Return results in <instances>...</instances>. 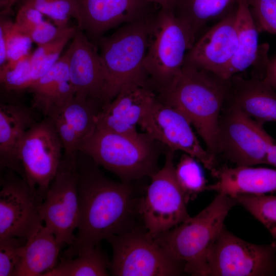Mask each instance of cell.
Wrapping results in <instances>:
<instances>
[{
  "label": "cell",
  "mask_w": 276,
  "mask_h": 276,
  "mask_svg": "<svg viewBox=\"0 0 276 276\" xmlns=\"http://www.w3.org/2000/svg\"><path fill=\"white\" fill-rule=\"evenodd\" d=\"M98 166L78 152L79 220L74 243L64 258H73L134 226L139 201L134 198L130 183L107 178Z\"/></svg>",
  "instance_id": "6da1fadb"
},
{
  "label": "cell",
  "mask_w": 276,
  "mask_h": 276,
  "mask_svg": "<svg viewBox=\"0 0 276 276\" xmlns=\"http://www.w3.org/2000/svg\"><path fill=\"white\" fill-rule=\"evenodd\" d=\"M229 79L191 66H183L172 81L157 92L158 99L182 112L216 156L220 112L228 96Z\"/></svg>",
  "instance_id": "7a4b0ae2"
},
{
  "label": "cell",
  "mask_w": 276,
  "mask_h": 276,
  "mask_svg": "<svg viewBox=\"0 0 276 276\" xmlns=\"http://www.w3.org/2000/svg\"><path fill=\"white\" fill-rule=\"evenodd\" d=\"M235 198L218 193L213 201L196 216L189 217L173 228L153 238L174 258L181 261L186 273L208 276V259Z\"/></svg>",
  "instance_id": "3957f363"
},
{
  "label": "cell",
  "mask_w": 276,
  "mask_h": 276,
  "mask_svg": "<svg viewBox=\"0 0 276 276\" xmlns=\"http://www.w3.org/2000/svg\"><path fill=\"white\" fill-rule=\"evenodd\" d=\"M154 11L147 16L118 28L98 41L105 73L102 103L110 101L130 83L150 86L143 63L150 36Z\"/></svg>",
  "instance_id": "277c9868"
},
{
  "label": "cell",
  "mask_w": 276,
  "mask_h": 276,
  "mask_svg": "<svg viewBox=\"0 0 276 276\" xmlns=\"http://www.w3.org/2000/svg\"><path fill=\"white\" fill-rule=\"evenodd\" d=\"M147 134L129 135L96 128L80 145L79 151L97 165L130 182L157 170L156 155Z\"/></svg>",
  "instance_id": "5b68a950"
},
{
  "label": "cell",
  "mask_w": 276,
  "mask_h": 276,
  "mask_svg": "<svg viewBox=\"0 0 276 276\" xmlns=\"http://www.w3.org/2000/svg\"><path fill=\"white\" fill-rule=\"evenodd\" d=\"M190 35L174 11L161 8L153 13L143 68L149 84L158 92L182 69L193 45Z\"/></svg>",
  "instance_id": "8992f818"
},
{
  "label": "cell",
  "mask_w": 276,
  "mask_h": 276,
  "mask_svg": "<svg viewBox=\"0 0 276 276\" xmlns=\"http://www.w3.org/2000/svg\"><path fill=\"white\" fill-rule=\"evenodd\" d=\"M106 240L112 249L109 270L115 276H176L184 264L162 247L146 228L135 227Z\"/></svg>",
  "instance_id": "52a82bcc"
},
{
  "label": "cell",
  "mask_w": 276,
  "mask_h": 276,
  "mask_svg": "<svg viewBox=\"0 0 276 276\" xmlns=\"http://www.w3.org/2000/svg\"><path fill=\"white\" fill-rule=\"evenodd\" d=\"M150 177L146 194L139 201L138 213L148 234L154 238L190 216L188 201L176 176L173 151L167 153L163 168Z\"/></svg>",
  "instance_id": "ba28073f"
},
{
  "label": "cell",
  "mask_w": 276,
  "mask_h": 276,
  "mask_svg": "<svg viewBox=\"0 0 276 276\" xmlns=\"http://www.w3.org/2000/svg\"><path fill=\"white\" fill-rule=\"evenodd\" d=\"M63 155L55 127L48 117L34 123L20 141L17 150L22 177L44 198Z\"/></svg>",
  "instance_id": "9c48e42d"
},
{
  "label": "cell",
  "mask_w": 276,
  "mask_h": 276,
  "mask_svg": "<svg viewBox=\"0 0 276 276\" xmlns=\"http://www.w3.org/2000/svg\"><path fill=\"white\" fill-rule=\"evenodd\" d=\"M208 271V276L275 275L276 249L247 242L224 227L209 255Z\"/></svg>",
  "instance_id": "30bf717a"
},
{
  "label": "cell",
  "mask_w": 276,
  "mask_h": 276,
  "mask_svg": "<svg viewBox=\"0 0 276 276\" xmlns=\"http://www.w3.org/2000/svg\"><path fill=\"white\" fill-rule=\"evenodd\" d=\"M77 158L63 156L40 205L43 224L62 247L74 243L79 215Z\"/></svg>",
  "instance_id": "8fae6325"
},
{
  "label": "cell",
  "mask_w": 276,
  "mask_h": 276,
  "mask_svg": "<svg viewBox=\"0 0 276 276\" xmlns=\"http://www.w3.org/2000/svg\"><path fill=\"white\" fill-rule=\"evenodd\" d=\"M227 105L220 116L218 132V153L236 166H253L266 163L267 151L274 140L263 125L238 108Z\"/></svg>",
  "instance_id": "7c38bea8"
},
{
  "label": "cell",
  "mask_w": 276,
  "mask_h": 276,
  "mask_svg": "<svg viewBox=\"0 0 276 276\" xmlns=\"http://www.w3.org/2000/svg\"><path fill=\"white\" fill-rule=\"evenodd\" d=\"M139 126L153 140L173 151L191 155L211 173L217 168L216 156L202 146L189 120L179 110L160 101L157 95Z\"/></svg>",
  "instance_id": "4fadbf2b"
},
{
  "label": "cell",
  "mask_w": 276,
  "mask_h": 276,
  "mask_svg": "<svg viewBox=\"0 0 276 276\" xmlns=\"http://www.w3.org/2000/svg\"><path fill=\"white\" fill-rule=\"evenodd\" d=\"M8 171L0 191V239H27L43 223L39 213L43 198L22 177Z\"/></svg>",
  "instance_id": "5bb4252c"
},
{
  "label": "cell",
  "mask_w": 276,
  "mask_h": 276,
  "mask_svg": "<svg viewBox=\"0 0 276 276\" xmlns=\"http://www.w3.org/2000/svg\"><path fill=\"white\" fill-rule=\"evenodd\" d=\"M237 9L198 37L187 52L183 64L229 79V69L237 45Z\"/></svg>",
  "instance_id": "9a60e30c"
},
{
  "label": "cell",
  "mask_w": 276,
  "mask_h": 276,
  "mask_svg": "<svg viewBox=\"0 0 276 276\" xmlns=\"http://www.w3.org/2000/svg\"><path fill=\"white\" fill-rule=\"evenodd\" d=\"M75 1L77 28L96 42L109 30L136 21L154 11L153 4L146 0Z\"/></svg>",
  "instance_id": "2e32d148"
},
{
  "label": "cell",
  "mask_w": 276,
  "mask_h": 276,
  "mask_svg": "<svg viewBox=\"0 0 276 276\" xmlns=\"http://www.w3.org/2000/svg\"><path fill=\"white\" fill-rule=\"evenodd\" d=\"M156 97L148 85L130 83L124 85L99 110L95 118L96 128L129 135L140 134L136 126Z\"/></svg>",
  "instance_id": "e0dca14e"
},
{
  "label": "cell",
  "mask_w": 276,
  "mask_h": 276,
  "mask_svg": "<svg viewBox=\"0 0 276 276\" xmlns=\"http://www.w3.org/2000/svg\"><path fill=\"white\" fill-rule=\"evenodd\" d=\"M65 53L75 95L102 103L105 82L103 64L95 44L77 27Z\"/></svg>",
  "instance_id": "ac0fdd59"
},
{
  "label": "cell",
  "mask_w": 276,
  "mask_h": 276,
  "mask_svg": "<svg viewBox=\"0 0 276 276\" xmlns=\"http://www.w3.org/2000/svg\"><path fill=\"white\" fill-rule=\"evenodd\" d=\"M99 101L75 95L48 116L61 141L63 157L76 158L81 144L94 132Z\"/></svg>",
  "instance_id": "d6986e66"
},
{
  "label": "cell",
  "mask_w": 276,
  "mask_h": 276,
  "mask_svg": "<svg viewBox=\"0 0 276 276\" xmlns=\"http://www.w3.org/2000/svg\"><path fill=\"white\" fill-rule=\"evenodd\" d=\"M229 83L225 104L238 108L263 124L276 122V91L263 77L246 79L236 75L229 79Z\"/></svg>",
  "instance_id": "ffe728a7"
},
{
  "label": "cell",
  "mask_w": 276,
  "mask_h": 276,
  "mask_svg": "<svg viewBox=\"0 0 276 276\" xmlns=\"http://www.w3.org/2000/svg\"><path fill=\"white\" fill-rule=\"evenodd\" d=\"M212 174L216 179L206 190L233 197L260 195L276 191V169L253 166H223Z\"/></svg>",
  "instance_id": "44dd1931"
},
{
  "label": "cell",
  "mask_w": 276,
  "mask_h": 276,
  "mask_svg": "<svg viewBox=\"0 0 276 276\" xmlns=\"http://www.w3.org/2000/svg\"><path fill=\"white\" fill-rule=\"evenodd\" d=\"M236 30L237 45L229 69V79L253 65L262 69L269 59L268 45L259 44V31L246 0L238 3Z\"/></svg>",
  "instance_id": "7402d4cb"
},
{
  "label": "cell",
  "mask_w": 276,
  "mask_h": 276,
  "mask_svg": "<svg viewBox=\"0 0 276 276\" xmlns=\"http://www.w3.org/2000/svg\"><path fill=\"white\" fill-rule=\"evenodd\" d=\"M27 90L32 95V108L39 110L45 117L70 101L75 93L70 80L66 54Z\"/></svg>",
  "instance_id": "603a6c76"
},
{
  "label": "cell",
  "mask_w": 276,
  "mask_h": 276,
  "mask_svg": "<svg viewBox=\"0 0 276 276\" xmlns=\"http://www.w3.org/2000/svg\"><path fill=\"white\" fill-rule=\"evenodd\" d=\"M36 121L32 109L11 104L0 105V165L18 173L22 171L17 150L20 141L28 129Z\"/></svg>",
  "instance_id": "cb8c5ba5"
},
{
  "label": "cell",
  "mask_w": 276,
  "mask_h": 276,
  "mask_svg": "<svg viewBox=\"0 0 276 276\" xmlns=\"http://www.w3.org/2000/svg\"><path fill=\"white\" fill-rule=\"evenodd\" d=\"M63 247L43 224L27 239L14 276H44L57 264Z\"/></svg>",
  "instance_id": "d4e9b609"
},
{
  "label": "cell",
  "mask_w": 276,
  "mask_h": 276,
  "mask_svg": "<svg viewBox=\"0 0 276 276\" xmlns=\"http://www.w3.org/2000/svg\"><path fill=\"white\" fill-rule=\"evenodd\" d=\"M239 0H178L174 10L194 44L210 21L225 17L237 9Z\"/></svg>",
  "instance_id": "484cf974"
},
{
  "label": "cell",
  "mask_w": 276,
  "mask_h": 276,
  "mask_svg": "<svg viewBox=\"0 0 276 276\" xmlns=\"http://www.w3.org/2000/svg\"><path fill=\"white\" fill-rule=\"evenodd\" d=\"M109 263L99 245L73 258H62L44 276H106Z\"/></svg>",
  "instance_id": "4316f807"
},
{
  "label": "cell",
  "mask_w": 276,
  "mask_h": 276,
  "mask_svg": "<svg viewBox=\"0 0 276 276\" xmlns=\"http://www.w3.org/2000/svg\"><path fill=\"white\" fill-rule=\"evenodd\" d=\"M234 198L268 229L276 249V196L243 194Z\"/></svg>",
  "instance_id": "83f0119b"
},
{
  "label": "cell",
  "mask_w": 276,
  "mask_h": 276,
  "mask_svg": "<svg viewBox=\"0 0 276 276\" xmlns=\"http://www.w3.org/2000/svg\"><path fill=\"white\" fill-rule=\"evenodd\" d=\"M77 27H71L61 36L38 46L31 54L33 83L45 74L60 57L64 48L72 39Z\"/></svg>",
  "instance_id": "f1b7e54d"
},
{
  "label": "cell",
  "mask_w": 276,
  "mask_h": 276,
  "mask_svg": "<svg viewBox=\"0 0 276 276\" xmlns=\"http://www.w3.org/2000/svg\"><path fill=\"white\" fill-rule=\"evenodd\" d=\"M177 179L188 202L191 197L206 190V179L199 162L185 153L175 167Z\"/></svg>",
  "instance_id": "f546056e"
},
{
  "label": "cell",
  "mask_w": 276,
  "mask_h": 276,
  "mask_svg": "<svg viewBox=\"0 0 276 276\" xmlns=\"http://www.w3.org/2000/svg\"><path fill=\"white\" fill-rule=\"evenodd\" d=\"M0 34L5 39L7 61L13 64L22 57L31 54L33 43L30 37L23 32L14 23L1 15Z\"/></svg>",
  "instance_id": "4dcf8cb0"
},
{
  "label": "cell",
  "mask_w": 276,
  "mask_h": 276,
  "mask_svg": "<svg viewBox=\"0 0 276 276\" xmlns=\"http://www.w3.org/2000/svg\"><path fill=\"white\" fill-rule=\"evenodd\" d=\"M21 5L32 7L43 15L51 19L55 25L68 27L70 17L78 19V10L75 0H21Z\"/></svg>",
  "instance_id": "1f68e13d"
},
{
  "label": "cell",
  "mask_w": 276,
  "mask_h": 276,
  "mask_svg": "<svg viewBox=\"0 0 276 276\" xmlns=\"http://www.w3.org/2000/svg\"><path fill=\"white\" fill-rule=\"evenodd\" d=\"M31 54L13 64L6 63L0 66V81L6 89L19 91L28 88L33 83Z\"/></svg>",
  "instance_id": "d6a6232c"
},
{
  "label": "cell",
  "mask_w": 276,
  "mask_h": 276,
  "mask_svg": "<svg viewBox=\"0 0 276 276\" xmlns=\"http://www.w3.org/2000/svg\"><path fill=\"white\" fill-rule=\"evenodd\" d=\"M26 240L17 237L0 239V276H14Z\"/></svg>",
  "instance_id": "836d02e7"
},
{
  "label": "cell",
  "mask_w": 276,
  "mask_h": 276,
  "mask_svg": "<svg viewBox=\"0 0 276 276\" xmlns=\"http://www.w3.org/2000/svg\"><path fill=\"white\" fill-rule=\"evenodd\" d=\"M260 32L276 34V0H246Z\"/></svg>",
  "instance_id": "e575fe53"
},
{
  "label": "cell",
  "mask_w": 276,
  "mask_h": 276,
  "mask_svg": "<svg viewBox=\"0 0 276 276\" xmlns=\"http://www.w3.org/2000/svg\"><path fill=\"white\" fill-rule=\"evenodd\" d=\"M70 27L61 28L44 20L31 31L28 36L33 42L40 46L61 36Z\"/></svg>",
  "instance_id": "d590c367"
},
{
  "label": "cell",
  "mask_w": 276,
  "mask_h": 276,
  "mask_svg": "<svg viewBox=\"0 0 276 276\" xmlns=\"http://www.w3.org/2000/svg\"><path fill=\"white\" fill-rule=\"evenodd\" d=\"M43 16L36 9L21 5L14 22L23 32L28 35L31 31L44 20Z\"/></svg>",
  "instance_id": "8d00e7d4"
},
{
  "label": "cell",
  "mask_w": 276,
  "mask_h": 276,
  "mask_svg": "<svg viewBox=\"0 0 276 276\" xmlns=\"http://www.w3.org/2000/svg\"><path fill=\"white\" fill-rule=\"evenodd\" d=\"M263 77L274 88L276 89V56L269 60Z\"/></svg>",
  "instance_id": "74e56055"
},
{
  "label": "cell",
  "mask_w": 276,
  "mask_h": 276,
  "mask_svg": "<svg viewBox=\"0 0 276 276\" xmlns=\"http://www.w3.org/2000/svg\"><path fill=\"white\" fill-rule=\"evenodd\" d=\"M266 164L276 167V141L275 140L269 144L268 147Z\"/></svg>",
  "instance_id": "f35d334b"
},
{
  "label": "cell",
  "mask_w": 276,
  "mask_h": 276,
  "mask_svg": "<svg viewBox=\"0 0 276 276\" xmlns=\"http://www.w3.org/2000/svg\"><path fill=\"white\" fill-rule=\"evenodd\" d=\"M159 6V8L174 11L178 0H146Z\"/></svg>",
  "instance_id": "ab89813d"
},
{
  "label": "cell",
  "mask_w": 276,
  "mask_h": 276,
  "mask_svg": "<svg viewBox=\"0 0 276 276\" xmlns=\"http://www.w3.org/2000/svg\"><path fill=\"white\" fill-rule=\"evenodd\" d=\"M18 0H0L1 15H6L11 11L12 6Z\"/></svg>",
  "instance_id": "60d3db41"
}]
</instances>
